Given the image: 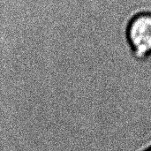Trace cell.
Listing matches in <instances>:
<instances>
[{"instance_id":"1","label":"cell","mask_w":151,"mask_h":151,"mask_svg":"<svg viewBox=\"0 0 151 151\" xmlns=\"http://www.w3.org/2000/svg\"><path fill=\"white\" fill-rule=\"evenodd\" d=\"M127 40L134 57L145 60L151 56V12H142L134 15L127 27Z\"/></svg>"},{"instance_id":"2","label":"cell","mask_w":151,"mask_h":151,"mask_svg":"<svg viewBox=\"0 0 151 151\" xmlns=\"http://www.w3.org/2000/svg\"><path fill=\"white\" fill-rule=\"evenodd\" d=\"M148 151H151V150H148Z\"/></svg>"}]
</instances>
